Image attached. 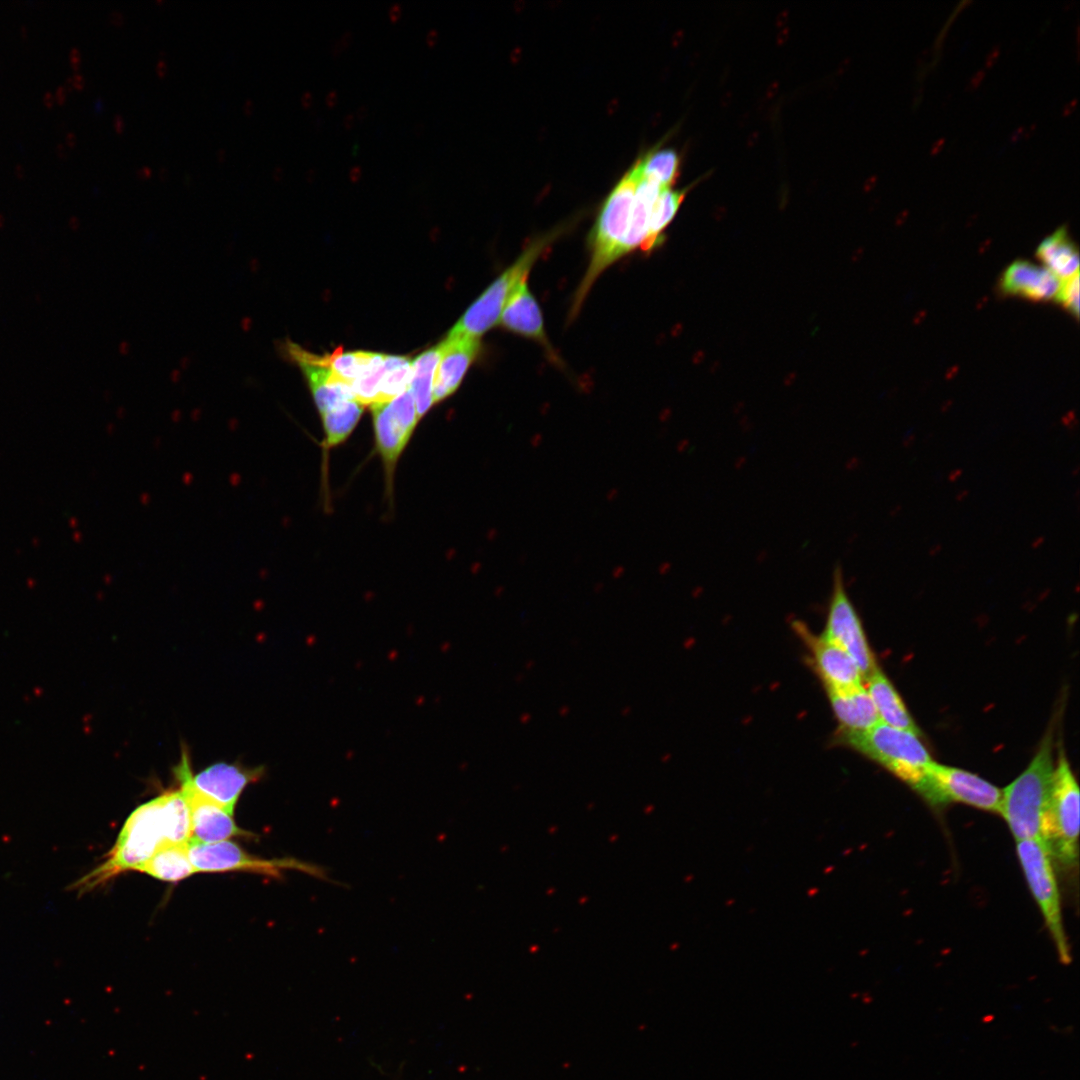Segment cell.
I'll return each mask as SVG.
<instances>
[{
    "label": "cell",
    "instance_id": "obj_1",
    "mask_svg": "<svg viewBox=\"0 0 1080 1080\" xmlns=\"http://www.w3.org/2000/svg\"><path fill=\"white\" fill-rule=\"evenodd\" d=\"M190 839V810L183 793H164L136 808L103 862L68 889L78 895L90 892L123 872L137 871L162 846L186 845Z\"/></svg>",
    "mask_w": 1080,
    "mask_h": 1080
},
{
    "label": "cell",
    "instance_id": "obj_2",
    "mask_svg": "<svg viewBox=\"0 0 1080 1080\" xmlns=\"http://www.w3.org/2000/svg\"><path fill=\"white\" fill-rule=\"evenodd\" d=\"M1052 746L1048 733L1026 769L1002 790L998 813L1017 842L1045 843L1054 774Z\"/></svg>",
    "mask_w": 1080,
    "mask_h": 1080
},
{
    "label": "cell",
    "instance_id": "obj_3",
    "mask_svg": "<svg viewBox=\"0 0 1080 1080\" xmlns=\"http://www.w3.org/2000/svg\"><path fill=\"white\" fill-rule=\"evenodd\" d=\"M640 170L638 162L615 185L598 214L589 236L590 261L572 303L571 315L576 316L598 277L623 257L636 185Z\"/></svg>",
    "mask_w": 1080,
    "mask_h": 1080
},
{
    "label": "cell",
    "instance_id": "obj_4",
    "mask_svg": "<svg viewBox=\"0 0 1080 1080\" xmlns=\"http://www.w3.org/2000/svg\"><path fill=\"white\" fill-rule=\"evenodd\" d=\"M919 737L882 722L866 731L839 734L841 743L877 762L914 791L934 761Z\"/></svg>",
    "mask_w": 1080,
    "mask_h": 1080
},
{
    "label": "cell",
    "instance_id": "obj_5",
    "mask_svg": "<svg viewBox=\"0 0 1080 1080\" xmlns=\"http://www.w3.org/2000/svg\"><path fill=\"white\" fill-rule=\"evenodd\" d=\"M556 236L552 233L531 242L519 257L503 271L470 305L448 336L480 337L499 324L501 313L517 286L525 279Z\"/></svg>",
    "mask_w": 1080,
    "mask_h": 1080
},
{
    "label": "cell",
    "instance_id": "obj_6",
    "mask_svg": "<svg viewBox=\"0 0 1080 1080\" xmlns=\"http://www.w3.org/2000/svg\"><path fill=\"white\" fill-rule=\"evenodd\" d=\"M1016 851L1029 889L1055 944L1058 957L1063 964H1069L1072 960L1071 953L1063 925L1060 893L1049 849L1044 842L1032 839L1018 841Z\"/></svg>",
    "mask_w": 1080,
    "mask_h": 1080
},
{
    "label": "cell",
    "instance_id": "obj_7",
    "mask_svg": "<svg viewBox=\"0 0 1080 1080\" xmlns=\"http://www.w3.org/2000/svg\"><path fill=\"white\" fill-rule=\"evenodd\" d=\"M1079 801L1078 783L1065 754L1060 751L1054 766L1045 843L1052 859L1068 869L1078 860Z\"/></svg>",
    "mask_w": 1080,
    "mask_h": 1080
},
{
    "label": "cell",
    "instance_id": "obj_8",
    "mask_svg": "<svg viewBox=\"0 0 1080 1080\" xmlns=\"http://www.w3.org/2000/svg\"><path fill=\"white\" fill-rule=\"evenodd\" d=\"M915 791L935 807L957 802L997 813L1002 795V790L980 776L935 761Z\"/></svg>",
    "mask_w": 1080,
    "mask_h": 1080
},
{
    "label": "cell",
    "instance_id": "obj_9",
    "mask_svg": "<svg viewBox=\"0 0 1080 1080\" xmlns=\"http://www.w3.org/2000/svg\"><path fill=\"white\" fill-rule=\"evenodd\" d=\"M848 653L864 680L878 667L865 636L861 620L846 592L841 567L833 572V587L826 626L821 636Z\"/></svg>",
    "mask_w": 1080,
    "mask_h": 1080
},
{
    "label": "cell",
    "instance_id": "obj_10",
    "mask_svg": "<svg viewBox=\"0 0 1080 1080\" xmlns=\"http://www.w3.org/2000/svg\"><path fill=\"white\" fill-rule=\"evenodd\" d=\"M176 775L180 783H185L204 798L233 814L241 793L250 783L262 777L263 768L217 763L193 776L189 758L183 753L180 764L176 767Z\"/></svg>",
    "mask_w": 1080,
    "mask_h": 1080
},
{
    "label": "cell",
    "instance_id": "obj_11",
    "mask_svg": "<svg viewBox=\"0 0 1080 1080\" xmlns=\"http://www.w3.org/2000/svg\"><path fill=\"white\" fill-rule=\"evenodd\" d=\"M376 446L391 481L397 460L407 445L417 421L413 394L408 388L389 402L371 405Z\"/></svg>",
    "mask_w": 1080,
    "mask_h": 1080
},
{
    "label": "cell",
    "instance_id": "obj_12",
    "mask_svg": "<svg viewBox=\"0 0 1080 1080\" xmlns=\"http://www.w3.org/2000/svg\"><path fill=\"white\" fill-rule=\"evenodd\" d=\"M190 861L197 872L248 871L279 877L282 869H304L305 865L290 859H262L246 853L236 843L222 841L204 844L189 841Z\"/></svg>",
    "mask_w": 1080,
    "mask_h": 1080
},
{
    "label": "cell",
    "instance_id": "obj_13",
    "mask_svg": "<svg viewBox=\"0 0 1080 1080\" xmlns=\"http://www.w3.org/2000/svg\"><path fill=\"white\" fill-rule=\"evenodd\" d=\"M281 353L302 371L321 416L355 399L348 386L334 379L326 355L310 353L291 340L285 342Z\"/></svg>",
    "mask_w": 1080,
    "mask_h": 1080
},
{
    "label": "cell",
    "instance_id": "obj_14",
    "mask_svg": "<svg viewBox=\"0 0 1080 1080\" xmlns=\"http://www.w3.org/2000/svg\"><path fill=\"white\" fill-rule=\"evenodd\" d=\"M180 785L190 810L191 841L212 844L251 835L236 825L233 814L204 798L185 783Z\"/></svg>",
    "mask_w": 1080,
    "mask_h": 1080
},
{
    "label": "cell",
    "instance_id": "obj_15",
    "mask_svg": "<svg viewBox=\"0 0 1080 1080\" xmlns=\"http://www.w3.org/2000/svg\"><path fill=\"white\" fill-rule=\"evenodd\" d=\"M440 357L433 380V401L439 402L454 393L480 351V339L456 336L440 344Z\"/></svg>",
    "mask_w": 1080,
    "mask_h": 1080
},
{
    "label": "cell",
    "instance_id": "obj_16",
    "mask_svg": "<svg viewBox=\"0 0 1080 1080\" xmlns=\"http://www.w3.org/2000/svg\"><path fill=\"white\" fill-rule=\"evenodd\" d=\"M527 280H523L509 297L499 324L509 332L539 343L548 353L554 355L545 331L542 311L529 289Z\"/></svg>",
    "mask_w": 1080,
    "mask_h": 1080
},
{
    "label": "cell",
    "instance_id": "obj_17",
    "mask_svg": "<svg viewBox=\"0 0 1080 1080\" xmlns=\"http://www.w3.org/2000/svg\"><path fill=\"white\" fill-rule=\"evenodd\" d=\"M1062 279L1044 266L1026 260H1016L1002 273L1001 291L1032 301L1056 300Z\"/></svg>",
    "mask_w": 1080,
    "mask_h": 1080
},
{
    "label": "cell",
    "instance_id": "obj_18",
    "mask_svg": "<svg viewBox=\"0 0 1080 1080\" xmlns=\"http://www.w3.org/2000/svg\"><path fill=\"white\" fill-rule=\"evenodd\" d=\"M808 640L816 670L826 690H840L863 685L864 677L848 653L822 637L808 638Z\"/></svg>",
    "mask_w": 1080,
    "mask_h": 1080
},
{
    "label": "cell",
    "instance_id": "obj_19",
    "mask_svg": "<svg viewBox=\"0 0 1080 1080\" xmlns=\"http://www.w3.org/2000/svg\"><path fill=\"white\" fill-rule=\"evenodd\" d=\"M826 691L841 732L866 731L880 722L865 686Z\"/></svg>",
    "mask_w": 1080,
    "mask_h": 1080
},
{
    "label": "cell",
    "instance_id": "obj_20",
    "mask_svg": "<svg viewBox=\"0 0 1080 1080\" xmlns=\"http://www.w3.org/2000/svg\"><path fill=\"white\" fill-rule=\"evenodd\" d=\"M866 689L877 711L879 721L894 728L920 736L921 731L911 717L899 693L877 667L867 678Z\"/></svg>",
    "mask_w": 1080,
    "mask_h": 1080
},
{
    "label": "cell",
    "instance_id": "obj_21",
    "mask_svg": "<svg viewBox=\"0 0 1080 1080\" xmlns=\"http://www.w3.org/2000/svg\"><path fill=\"white\" fill-rule=\"evenodd\" d=\"M1036 256L1044 267L1062 280L1079 273L1078 250L1064 226L1039 244Z\"/></svg>",
    "mask_w": 1080,
    "mask_h": 1080
},
{
    "label": "cell",
    "instance_id": "obj_22",
    "mask_svg": "<svg viewBox=\"0 0 1080 1080\" xmlns=\"http://www.w3.org/2000/svg\"><path fill=\"white\" fill-rule=\"evenodd\" d=\"M137 871L168 882H177L196 873L189 858L187 844L162 846Z\"/></svg>",
    "mask_w": 1080,
    "mask_h": 1080
},
{
    "label": "cell",
    "instance_id": "obj_23",
    "mask_svg": "<svg viewBox=\"0 0 1080 1080\" xmlns=\"http://www.w3.org/2000/svg\"><path fill=\"white\" fill-rule=\"evenodd\" d=\"M440 357V345L421 353L412 362V375L409 388L413 394L418 419L434 403L433 380Z\"/></svg>",
    "mask_w": 1080,
    "mask_h": 1080
},
{
    "label": "cell",
    "instance_id": "obj_24",
    "mask_svg": "<svg viewBox=\"0 0 1080 1080\" xmlns=\"http://www.w3.org/2000/svg\"><path fill=\"white\" fill-rule=\"evenodd\" d=\"M686 194L687 189L672 190L668 188L662 192L652 209L648 235L641 251L650 253L663 243V232L676 215Z\"/></svg>",
    "mask_w": 1080,
    "mask_h": 1080
},
{
    "label": "cell",
    "instance_id": "obj_25",
    "mask_svg": "<svg viewBox=\"0 0 1080 1080\" xmlns=\"http://www.w3.org/2000/svg\"><path fill=\"white\" fill-rule=\"evenodd\" d=\"M364 406L350 399L337 409L322 415L326 434L325 447L332 448L343 442L358 423Z\"/></svg>",
    "mask_w": 1080,
    "mask_h": 1080
},
{
    "label": "cell",
    "instance_id": "obj_26",
    "mask_svg": "<svg viewBox=\"0 0 1080 1080\" xmlns=\"http://www.w3.org/2000/svg\"><path fill=\"white\" fill-rule=\"evenodd\" d=\"M411 375L412 362L409 358L385 355L384 373L374 403L389 402L407 390L410 385Z\"/></svg>",
    "mask_w": 1080,
    "mask_h": 1080
},
{
    "label": "cell",
    "instance_id": "obj_27",
    "mask_svg": "<svg viewBox=\"0 0 1080 1080\" xmlns=\"http://www.w3.org/2000/svg\"><path fill=\"white\" fill-rule=\"evenodd\" d=\"M643 176L654 179L665 187H670L679 176L680 158L671 149L650 151L638 160Z\"/></svg>",
    "mask_w": 1080,
    "mask_h": 1080
},
{
    "label": "cell",
    "instance_id": "obj_28",
    "mask_svg": "<svg viewBox=\"0 0 1080 1080\" xmlns=\"http://www.w3.org/2000/svg\"><path fill=\"white\" fill-rule=\"evenodd\" d=\"M376 355V352H343L336 349L326 357L334 379L350 388L354 380L372 364Z\"/></svg>",
    "mask_w": 1080,
    "mask_h": 1080
},
{
    "label": "cell",
    "instance_id": "obj_29",
    "mask_svg": "<svg viewBox=\"0 0 1080 1080\" xmlns=\"http://www.w3.org/2000/svg\"><path fill=\"white\" fill-rule=\"evenodd\" d=\"M1074 315L1079 316V273L1063 279L1056 300Z\"/></svg>",
    "mask_w": 1080,
    "mask_h": 1080
},
{
    "label": "cell",
    "instance_id": "obj_30",
    "mask_svg": "<svg viewBox=\"0 0 1080 1080\" xmlns=\"http://www.w3.org/2000/svg\"><path fill=\"white\" fill-rule=\"evenodd\" d=\"M388 13L392 20H396L401 14V5L399 3H394L390 6Z\"/></svg>",
    "mask_w": 1080,
    "mask_h": 1080
},
{
    "label": "cell",
    "instance_id": "obj_31",
    "mask_svg": "<svg viewBox=\"0 0 1080 1080\" xmlns=\"http://www.w3.org/2000/svg\"><path fill=\"white\" fill-rule=\"evenodd\" d=\"M437 35H438V34H437V31H436L435 29H430V30H429V32H428V33H427V35H426V41H427V43H428L429 45H432V44H434V43H435V41H436V39H437Z\"/></svg>",
    "mask_w": 1080,
    "mask_h": 1080
},
{
    "label": "cell",
    "instance_id": "obj_32",
    "mask_svg": "<svg viewBox=\"0 0 1080 1080\" xmlns=\"http://www.w3.org/2000/svg\"><path fill=\"white\" fill-rule=\"evenodd\" d=\"M351 38H352V33L350 31L344 32V34L342 35V37L340 39L341 46L342 47L347 46L349 44Z\"/></svg>",
    "mask_w": 1080,
    "mask_h": 1080
},
{
    "label": "cell",
    "instance_id": "obj_33",
    "mask_svg": "<svg viewBox=\"0 0 1080 1080\" xmlns=\"http://www.w3.org/2000/svg\"><path fill=\"white\" fill-rule=\"evenodd\" d=\"M360 174H361V168L359 166H354L349 170V176H350V178L352 180L358 179Z\"/></svg>",
    "mask_w": 1080,
    "mask_h": 1080
},
{
    "label": "cell",
    "instance_id": "obj_34",
    "mask_svg": "<svg viewBox=\"0 0 1080 1080\" xmlns=\"http://www.w3.org/2000/svg\"><path fill=\"white\" fill-rule=\"evenodd\" d=\"M337 100V93L335 90H331L326 96V102L329 105H333Z\"/></svg>",
    "mask_w": 1080,
    "mask_h": 1080
},
{
    "label": "cell",
    "instance_id": "obj_35",
    "mask_svg": "<svg viewBox=\"0 0 1080 1080\" xmlns=\"http://www.w3.org/2000/svg\"><path fill=\"white\" fill-rule=\"evenodd\" d=\"M311 101H312V94L309 91H306L305 93H303V95L301 97L302 104L305 105V106H308V105H310Z\"/></svg>",
    "mask_w": 1080,
    "mask_h": 1080
},
{
    "label": "cell",
    "instance_id": "obj_36",
    "mask_svg": "<svg viewBox=\"0 0 1080 1080\" xmlns=\"http://www.w3.org/2000/svg\"><path fill=\"white\" fill-rule=\"evenodd\" d=\"M156 70H157L159 75H163L165 73L166 64H165V62L163 60L158 61Z\"/></svg>",
    "mask_w": 1080,
    "mask_h": 1080
},
{
    "label": "cell",
    "instance_id": "obj_37",
    "mask_svg": "<svg viewBox=\"0 0 1080 1080\" xmlns=\"http://www.w3.org/2000/svg\"><path fill=\"white\" fill-rule=\"evenodd\" d=\"M137 173L141 177H148L151 174V170L148 167H143Z\"/></svg>",
    "mask_w": 1080,
    "mask_h": 1080
},
{
    "label": "cell",
    "instance_id": "obj_38",
    "mask_svg": "<svg viewBox=\"0 0 1080 1080\" xmlns=\"http://www.w3.org/2000/svg\"><path fill=\"white\" fill-rule=\"evenodd\" d=\"M352 123H353V114L348 113L344 118V124H345L346 127H349Z\"/></svg>",
    "mask_w": 1080,
    "mask_h": 1080
},
{
    "label": "cell",
    "instance_id": "obj_39",
    "mask_svg": "<svg viewBox=\"0 0 1080 1080\" xmlns=\"http://www.w3.org/2000/svg\"><path fill=\"white\" fill-rule=\"evenodd\" d=\"M123 126H124V122L122 120V117L120 115H117L116 116V128H117V130L118 131L122 130Z\"/></svg>",
    "mask_w": 1080,
    "mask_h": 1080
},
{
    "label": "cell",
    "instance_id": "obj_40",
    "mask_svg": "<svg viewBox=\"0 0 1080 1080\" xmlns=\"http://www.w3.org/2000/svg\"><path fill=\"white\" fill-rule=\"evenodd\" d=\"M366 111H367V108H366V106H365V105H361V106H360V107L358 108V110H357V115H358V117H359V118H363V116H364V115L366 114Z\"/></svg>",
    "mask_w": 1080,
    "mask_h": 1080
},
{
    "label": "cell",
    "instance_id": "obj_41",
    "mask_svg": "<svg viewBox=\"0 0 1080 1080\" xmlns=\"http://www.w3.org/2000/svg\"><path fill=\"white\" fill-rule=\"evenodd\" d=\"M244 109H245V111H246L247 113L251 112V109H252V102H251V100H247V101L245 102V105H244Z\"/></svg>",
    "mask_w": 1080,
    "mask_h": 1080
},
{
    "label": "cell",
    "instance_id": "obj_42",
    "mask_svg": "<svg viewBox=\"0 0 1080 1080\" xmlns=\"http://www.w3.org/2000/svg\"><path fill=\"white\" fill-rule=\"evenodd\" d=\"M274 177L279 178L282 175V168L276 167L273 172Z\"/></svg>",
    "mask_w": 1080,
    "mask_h": 1080
},
{
    "label": "cell",
    "instance_id": "obj_43",
    "mask_svg": "<svg viewBox=\"0 0 1080 1080\" xmlns=\"http://www.w3.org/2000/svg\"><path fill=\"white\" fill-rule=\"evenodd\" d=\"M306 175H307V178H309V179L313 178L314 177V169H309L307 171Z\"/></svg>",
    "mask_w": 1080,
    "mask_h": 1080
},
{
    "label": "cell",
    "instance_id": "obj_44",
    "mask_svg": "<svg viewBox=\"0 0 1080 1080\" xmlns=\"http://www.w3.org/2000/svg\"><path fill=\"white\" fill-rule=\"evenodd\" d=\"M356 148H357V144L355 143L354 147H353V151H355Z\"/></svg>",
    "mask_w": 1080,
    "mask_h": 1080
}]
</instances>
